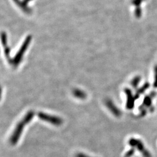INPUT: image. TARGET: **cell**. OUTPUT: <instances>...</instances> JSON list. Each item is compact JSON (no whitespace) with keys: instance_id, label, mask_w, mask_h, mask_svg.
Here are the masks:
<instances>
[{"instance_id":"6da1fadb","label":"cell","mask_w":157,"mask_h":157,"mask_svg":"<svg viewBox=\"0 0 157 157\" xmlns=\"http://www.w3.org/2000/svg\"><path fill=\"white\" fill-rule=\"evenodd\" d=\"M34 115V112L32 111L28 112L25 116L24 118L20 121L16 125L15 130L10 138V143L12 145H15L20 139L22 131L26 124L29 123Z\"/></svg>"},{"instance_id":"7a4b0ae2","label":"cell","mask_w":157,"mask_h":157,"mask_svg":"<svg viewBox=\"0 0 157 157\" xmlns=\"http://www.w3.org/2000/svg\"><path fill=\"white\" fill-rule=\"evenodd\" d=\"M30 41V38L29 37L25 40V43L23 44V45L22 46V47H20L19 50L18 51V52L15 55V57L13 58L12 64L13 66L16 67L20 64V61L22 60L23 56L25 51H26L27 48L28 47V46L29 45Z\"/></svg>"},{"instance_id":"3957f363","label":"cell","mask_w":157,"mask_h":157,"mask_svg":"<svg viewBox=\"0 0 157 157\" xmlns=\"http://www.w3.org/2000/svg\"><path fill=\"white\" fill-rule=\"evenodd\" d=\"M38 116L41 120L50 123L51 124L55 126H60L63 123V121L61 118L55 116L50 115L44 112H39Z\"/></svg>"},{"instance_id":"277c9868","label":"cell","mask_w":157,"mask_h":157,"mask_svg":"<svg viewBox=\"0 0 157 157\" xmlns=\"http://www.w3.org/2000/svg\"><path fill=\"white\" fill-rule=\"evenodd\" d=\"M129 144L130 146L136 148L143 154V157H151L150 153L145 149L142 141L137 140L136 139L132 138L129 140Z\"/></svg>"},{"instance_id":"5b68a950","label":"cell","mask_w":157,"mask_h":157,"mask_svg":"<svg viewBox=\"0 0 157 157\" xmlns=\"http://www.w3.org/2000/svg\"><path fill=\"white\" fill-rule=\"evenodd\" d=\"M125 93L127 95V102H126V107L128 109H131L133 108L135 101V97L132 94L131 90L129 88L125 89Z\"/></svg>"},{"instance_id":"8992f818","label":"cell","mask_w":157,"mask_h":157,"mask_svg":"<svg viewBox=\"0 0 157 157\" xmlns=\"http://www.w3.org/2000/svg\"><path fill=\"white\" fill-rule=\"evenodd\" d=\"M107 106L109 108V109L114 114V115L116 116H119L121 115V111L119 110V109L114 105V104L109 100L106 101L105 102Z\"/></svg>"},{"instance_id":"52a82bcc","label":"cell","mask_w":157,"mask_h":157,"mask_svg":"<svg viewBox=\"0 0 157 157\" xmlns=\"http://www.w3.org/2000/svg\"><path fill=\"white\" fill-rule=\"evenodd\" d=\"M156 93H151L150 95L146 96L143 101V103L142 104V105L143 107H150L151 105V103H152V99L155 96Z\"/></svg>"},{"instance_id":"ba28073f","label":"cell","mask_w":157,"mask_h":157,"mask_svg":"<svg viewBox=\"0 0 157 157\" xmlns=\"http://www.w3.org/2000/svg\"><path fill=\"white\" fill-rule=\"evenodd\" d=\"M73 95L78 98H79V99H84L86 98V94L84 91L80 90V89H75L74 90L73 92Z\"/></svg>"},{"instance_id":"9c48e42d","label":"cell","mask_w":157,"mask_h":157,"mask_svg":"<svg viewBox=\"0 0 157 157\" xmlns=\"http://www.w3.org/2000/svg\"><path fill=\"white\" fill-rule=\"evenodd\" d=\"M149 84L148 83H146L144 85H143V86H142L137 91V93H136V95H135V99H136V98H138L139 97V96H140V95L141 94H142V93H143L144 91H145V90H147L148 88H149Z\"/></svg>"},{"instance_id":"30bf717a","label":"cell","mask_w":157,"mask_h":157,"mask_svg":"<svg viewBox=\"0 0 157 157\" xmlns=\"http://www.w3.org/2000/svg\"><path fill=\"white\" fill-rule=\"evenodd\" d=\"M141 80V78L140 76H136V78L133 79L132 81V86L134 88H137L139 83H140V81Z\"/></svg>"},{"instance_id":"8fae6325","label":"cell","mask_w":157,"mask_h":157,"mask_svg":"<svg viewBox=\"0 0 157 157\" xmlns=\"http://www.w3.org/2000/svg\"><path fill=\"white\" fill-rule=\"evenodd\" d=\"M134 153H135V150L134 149H132L126 153V154H125V157H130L134 154Z\"/></svg>"},{"instance_id":"7c38bea8","label":"cell","mask_w":157,"mask_h":157,"mask_svg":"<svg viewBox=\"0 0 157 157\" xmlns=\"http://www.w3.org/2000/svg\"><path fill=\"white\" fill-rule=\"evenodd\" d=\"M154 87H157V65L155 67V81H154Z\"/></svg>"},{"instance_id":"4fadbf2b","label":"cell","mask_w":157,"mask_h":157,"mask_svg":"<svg viewBox=\"0 0 157 157\" xmlns=\"http://www.w3.org/2000/svg\"><path fill=\"white\" fill-rule=\"evenodd\" d=\"M76 157H91L90 156H88L87 155L83 154V153H78L76 155Z\"/></svg>"}]
</instances>
